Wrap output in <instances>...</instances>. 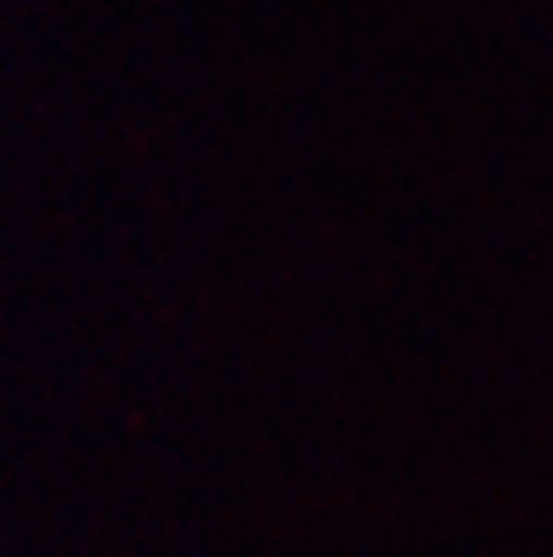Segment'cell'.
Returning a JSON list of instances; mask_svg holds the SVG:
<instances>
[]
</instances>
